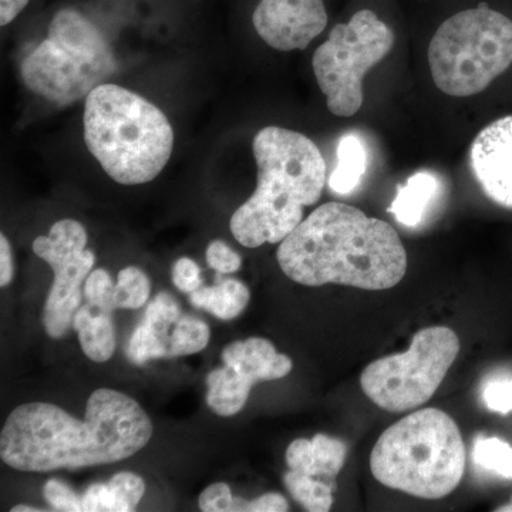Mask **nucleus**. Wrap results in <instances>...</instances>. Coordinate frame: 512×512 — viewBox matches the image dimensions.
I'll list each match as a JSON object with an SVG mask.
<instances>
[{
    "mask_svg": "<svg viewBox=\"0 0 512 512\" xmlns=\"http://www.w3.org/2000/svg\"><path fill=\"white\" fill-rule=\"evenodd\" d=\"M249 289L238 279H224L214 286H201L190 293L195 308L204 309L222 320L238 318L248 306Z\"/></svg>",
    "mask_w": 512,
    "mask_h": 512,
    "instance_id": "19",
    "label": "nucleus"
},
{
    "mask_svg": "<svg viewBox=\"0 0 512 512\" xmlns=\"http://www.w3.org/2000/svg\"><path fill=\"white\" fill-rule=\"evenodd\" d=\"M429 64L448 96L485 92L512 69V16L485 2L451 16L431 39Z\"/></svg>",
    "mask_w": 512,
    "mask_h": 512,
    "instance_id": "7",
    "label": "nucleus"
},
{
    "mask_svg": "<svg viewBox=\"0 0 512 512\" xmlns=\"http://www.w3.org/2000/svg\"><path fill=\"white\" fill-rule=\"evenodd\" d=\"M473 460L484 470L512 478V447L498 437H478L473 448Z\"/></svg>",
    "mask_w": 512,
    "mask_h": 512,
    "instance_id": "23",
    "label": "nucleus"
},
{
    "mask_svg": "<svg viewBox=\"0 0 512 512\" xmlns=\"http://www.w3.org/2000/svg\"><path fill=\"white\" fill-rule=\"evenodd\" d=\"M370 470L392 490L424 500L447 497L466 471V446L456 421L439 409L403 417L377 440Z\"/></svg>",
    "mask_w": 512,
    "mask_h": 512,
    "instance_id": "5",
    "label": "nucleus"
},
{
    "mask_svg": "<svg viewBox=\"0 0 512 512\" xmlns=\"http://www.w3.org/2000/svg\"><path fill=\"white\" fill-rule=\"evenodd\" d=\"M338 165L329 177L330 190L348 195L359 187L366 174L367 153L365 144L355 134H346L338 144Z\"/></svg>",
    "mask_w": 512,
    "mask_h": 512,
    "instance_id": "20",
    "label": "nucleus"
},
{
    "mask_svg": "<svg viewBox=\"0 0 512 512\" xmlns=\"http://www.w3.org/2000/svg\"><path fill=\"white\" fill-rule=\"evenodd\" d=\"M316 477L306 476L298 471H289L285 474L286 488L292 497L311 512H326L333 504V487Z\"/></svg>",
    "mask_w": 512,
    "mask_h": 512,
    "instance_id": "21",
    "label": "nucleus"
},
{
    "mask_svg": "<svg viewBox=\"0 0 512 512\" xmlns=\"http://www.w3.org/2000/svg\"><path fill=\"white\" fill-rule=\"evenodd\" d=\"M483 399L491 412H512V379H494L484 386Z\"/></svg>",
    "mask_w": 512,
    "mask_h": 512,
    "instance_id": "27",
    "label": "nucleus"
},
{
    "mask_svg": "<svg viewBox=\"0 0 512 512\" xmlns=\"http://www.w3.org/2000/svg\"><path fill=\"white\" fill-rule=\"evenodd\" d=\"M282 272L296 284L365 291L394 288L407 272V254L392 225L342 202L320 205L279 244Z\"/></svg>",
    "mask_w": 512,
    "mask_h": 512,
    "instance_id": "2",
    "label": "nucleus"
},
{
    "mask_svg": "<svg viewBox=\"0 0 512 512\" xmlns=\"http://www.w3.org/2000/svg\"><path fill=\"white\" fill-rule=\"evenodd\" d=\"M348 446L328 434H316L312 440L292 441L286 450V463L292 471L311 477H336L345 466Z\"/></svg>",
    "mask_w": 512,
    "mask_h": 512,
    "instance_id": "15",
    "label": "nucleus"
},
{
    "mask_svg": "<svg viewBox=\"0 0 512 512\" xmlns=\"http://www.w3.org/2000/svg\"><path fill=\"white\" fill-rule=\"evenodd\" d=\"M460 353V339L446 326L421 329L409 350L382 357L363 370L360 386L380 409L404 413L429 402Z\"/></svg>",
    "mask_w": 512,
    "mask_h": 512,
    "instance_id": "9",
    "label": "nucleus"
},
{
    "mask_svg": "<svg viewBox=\"0 0 512 512\" xmlns=\"http://www.w3.org/2000/svg\"><path fill=\"white\" fill-rule=\"evenodd\" d=\"M47 503L52 505L56 511L80 512L83 511V500L72 488L59 480L47 481L43 488Z\"/></svg>",
    "mask_w": 512,
    "mask_h": 512,
    "instance_id": "26",
    "label": "nucleus"
},
{
    "mask_svg": "<svg viewBox=\"0 0 512 512\" xmlns=\"http://www.w3.org/2000/svg\"><path fill=\"white\" fill-rule=\"evenodd\" d=\"M198 505L204 512L234 511L235 498L228 484L215 483L202 491Z\"/></svg>",
    "mask_w": 512,
    "mask_h": 512,
    "instance_id": "29",
    "label": "nucleus"
},
{
    "mask_svg": "<svg viewBox=\"0 0 512 512\" xmlns=\"http://www.w3.org/2000/svg\"><path fill=\"white\" fill-rule=\"evenodd\" d=\"M207 264L218 274H234L241 268L242 259L225 242L212 241L207 248Z\"/></svg>",
    "mask_w": 512,
    "mask_h": 512,
    "instance_id": "28",
    "label": "nucleus"
},
{
    "mask_svg": "<svg viewBox=\"0 0 512 512\" xmlns=\"http://www.w3.org/2000/svg\"><path fill=\"white\" fill-rule=\"evenodd\" d=\"M150 293V279L140 268L127 266L120 271L114 292L117 309L141 308L150 298Z\"/></svg>",
    "mask_w": 512,
    "mask_h": 512,
    "instance_id": "24",
    "label": "nucleus"
},
{
    "mask_svg": "<svg viewBox=\"0 0 512 512\" xmlns=\"http://www.w3.org/2000/svg\"><path fill=\"white\" fill-rule=\"evenodd\" d=\"M224 367L207 377V403L218 416L231 417L248 402L252 386L284 379L291 373V357L276 352L269 340L249 338L228 345L222 352Z\"/></svg>",
    "mask_w": 512,
    "mask_h": 512,
    "instance_id": "11",
    "label": "nucleus"
},
{
    "mask_svg": "<svg viewBox=\"0 0 512 512\" xmlns=\"http://www.w3.org/2000/svg\"><path fill=\"white\" fill-rule=\"evenodd\" d=\"M119 69L103 32L74 8H63L50 22L47 37L20 66L30 92L59 107L86 99Z\"/></svg>",
    "mask_w": 512,
    "mask_h": 512,
    "instance_id": "6",
    "label": "nucleus"
},
{
    "mask_svg": "<svg viewBox=\"0 0 512 512\" xmlns=\"http://www.w3.org/2000/svg\"><path fill=\"white\" fill-rule=\"evenodd\" d=\"M12 512H39L40 510H37V508L29 507V505H16V507H13Z\"/></svg>",
    "mask_w": 512,
    "mask_h": 512,
    "instance_id": "34",
    "label": "nucleus"
},
{
    "mask_svg": "<svg viewBox=\"0 0 512 512\" xmlns=\"http://www.w3.org/2000/svg\"><path fill=\"white\" fill-rule=\"evenodd\" d=\"M15 274L12 248L5 234L0 235V286L6 288L12 282Z\"/></svg>",
    "mask_w": 512,
    "mask_h": 512,
    "instance_id": "32",
    "label": "nucleus"
},
{
    "mask_svg": "<svg viewBox=\"0 0 512 512\" xmlns=\"http://www.w3.org/2000/svg\"><path fill=\"white\" fill-rule=\"evenodd\" d=\"M73 328L79 335L84 355L97 363L107 362L116 350L113 312L94 306H80L73 320Z\"/></svg>",
    "mask_w": 512,
    "mask_h": 512,
    "instance_id": "16",
    "label": "nucleus"
},
{
    "mask_svg": "<svg viewBox=\"0 0 512 512\" xmlns=\"http://www.w3.org/2000/svg\"><path fill=\"white\" fill-rule=\"evenodd\" d=\"M252 151L258 184L232 215L229 228L247 248L281 244L303 221V210L319 201L326 184L325 158L311 138L274 126L256 134Z\"/></svg>",
    "mask_w": 512,
    "mask_h": 512,
    "instance_id": "3",
    "label": "nucleus"
},
{
    "mask_svg": "<svg viewBox=\"0 0 512 512\" xmlns=\"http://www.w3.org/2000/svg\"><path fill=\"white\" fill-rule=\"evenodd\" d=\"M146 493L143 478L133 473H120L109 483L94 484L82 495L83 511L130 512L136 510Z\"/></svg>",
    "mask_w": 512,
    "mask_h": 512,
    "instance_id": "17",
    "label": "nucleus"
},
{
    "mask_svg": "<svg viewBox=\"0 0 512 512\" xmlns=\"http://www.w3.org/2000/svg\"><path fill=\"white\" fill-rule=\"evenodd\" d=\"M114 292H116V285L113 284V279L106 269H96V271L90 272L89 278L86 279V285H84V296H86L87 303L114 312V309H117Z\"/></svg>",
    "mask_w": 512,
    "mask_h": 512,
    "instance_id": "25",
    "label": "nucleus"
},
{
    "mask_svg": "<svg viewBox=\"0 0 512 512\" xmlns=\"http://www.w3.org/2000/svg\"><path fill=\"white\" fill-rule=\"evenodd\" d=\"M211 332L204 320L195 316H180L174 325L170 340V356L194 355L207 348Z\"/></svg>",
    "mask_w": 512,
    "mask_h": 512,
    "instance_id": "22",
    "label": "nucleus"
},
{
    "mask_svg": "<svg viewBox=\"0 0 512 512\" xmlns=\"http://www.w3.org/2000/svg\"><path fill=\"white\" fill-rule=\"evenodd\" d=\"M259 37L279 52L303 50L328 25L325 0H259L252 15Z\"/></svg>",
    "mask_w": 512,
    "mask_h": 512,
    "instance_id": "12",
    "label": "nucleus"
},
{
    "mask_svg": "<svg viewBox=\"0 0 512 512\" xmlns=\"http://www.w3.org/2000/svg\"><path fill=\"white\" fill-rule=\"evenodd\" d=\"M393 46V30L373 10H359L348 23L330 30L328 40L316 49L312 66L333 116L352 117L362 109L363 79Z\"/></svg>",
    "mask_w": 512,
    "mask_h": 512,
    "instance_id": "8",
    "label": "nucleus"
},
{
    "mask_svg": "<svg viewBox=\"0 0 512 512\" xmlns=\"http://www.w3.org/2000/svg\"><path fill=\"white\" fill-rule=\"evenodd\" d=\"M86 228L74 220L57 221L47 237L33 241V252L52 266L55 281L43 311L50 338L60 339L73 326L83 299L82 285L92 272L96 256L86 248Z\"/></svg>",
    "mask_w": 512,
    "mask_h": 512,
    "instance_id": "10",
    "label": "nucleus"
},
{
    "mask_svg": "<svg viewBox=\"0 0 512 512\" xmlns=\"http://www.w3.org/2000/svg\"><path fill=\"white\" fill-rule=\"evenodd\" d=\"M84 141L111 180L121 185L153 181L174 150V130L156 104L103 83L86 97Z\"/></svg>",
    "mask_w": 512,
    "mask_h": 512,
    "instance_id": "4",
    "label": "nucleus"
},
{
    "mask_svg": "<svg viewBox=\"0 0 512 512\" xmlns=\"http://www.w3.org/2000/svg\"><path fill=\"white\" fill-rule=\"evenodd\" d=\"M289 510L288 501L281 494L268 493L254 501L235 500L234 511L248 512H284Z\"/></svg>",
    "mask_w": 512,
    "mask_h": 512,
    "instance_id": "31",
    "label": "nucleus"
},
{
    "mask_svg": "<svg viewBox=\"0 0 512 512\" xmlns=\"http://www.w3.org/2000/svg\"><path fill=\"white\" fill-rule=\"evenodd\" d=\"M497 511L498 512H512V498H511V503L510 504L503 505V507L498 508Z\"/></svg>",
    "mask_w": 512,
    "mask_h": 512,
    "instance_id": "35",
    "label": "nucleus"
},
{
    "mask_svg": "<svg viewBox=\"0 0 512 512\" xmlns=\"http://www.w3.org/2000/svg\"><path fill=\"white\" fill-rule=\"evenodd\" d=\"M470 161L485 195L512 210V113L491 121L477 134Z\"/></svg>",
    "mask_w": 512,
    "mask_h": 512,
    "instance_id": "13",
    "label": "nucleus"
},
{
    "mask_svg": "<svg viewBox=\"0 0 512 512\" xmlns=\"http://www.w3.org/2000/svg\"><path fill=\"white\" fill-rule=\"evenodd\" d=\"M173 282L181 292L197 291L202 286L200 266L190 258L178 259L173 268Z\"/></svg>",
    "mask_w": 512,
    "mask_h": 512,
    "instance_id": "30",
    "label": "nucleus"
},
{
    "mask_svg": "<svg viewBox=\"0 0 512 512\" xmlns=\"http://www.w3.org/2000/svg\"><path fill=\"white\" fill-rule=\"evenodd\" d=\"M29 2L30 0H0V26L10 25L26 9Z\"/></svg>",
    "mask_w": 512,
    "mask_h": 512,
    "instance_id": "33",
    "label": "nucleus"
},
{
    "mask_svg": "<svg viewBox=\"0 0 512 512\" xmlns=\"http://www.w3.org/2000/svg\"><path fill=\"white\" fill-rule=\"evenodd\" d=\"M440 190V180L430 171H419L407 178L406 184L397 188L390 212L406 227H417L423 221L430 202Z\"/></svg>",
    "mask_w": 512,
    "mask_h": 512,
    "instance_id": "18",
    "label": "nucleus"
},
{
    "mask_svg": "<svg viewBox=\"0 0 512 512\" xmlns=\"http://www.w3.org/2000/svg\"><path fill=\"white\" fill-rule=\"evenodd\" d=\"M153 437L143 407L111 389H99L87 402L86 420L74 419L50 403L22 404L0 433V457L29 473L99 466L134 456Z\"/></svg>",
    "mask_w": 512,
    "mask_h": 512,
    "instance_id": "1",
    "label": "nucleus"
},
{
    "mask_svg": "<svg viewBox=\"0 0 512 512\" xmlns=\"http://www.w3.org/2000/svg\"><path fill=\"white\" fill-rule=\"evenodd\" d=\"M180 316V306L173 296L170 293H158L148 305L146 316L131 335L127 346L128 359L136 365H144L148 360L170 356L171 336L168 332Z\"/></svg>",
    "mask_w": 512,
    "mask_h": 512,
    "instance_id": "14",
    "label": "nucleus"
}]
</instances>
